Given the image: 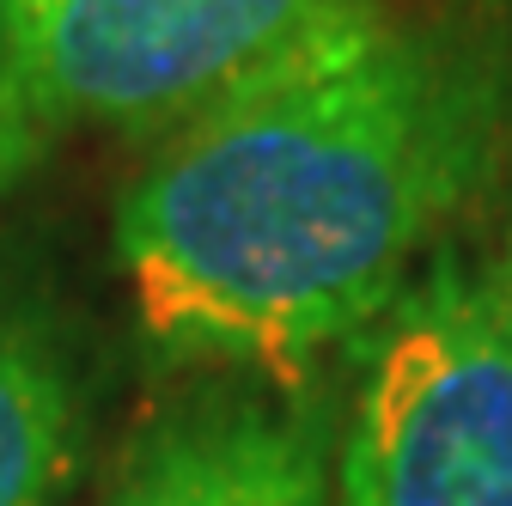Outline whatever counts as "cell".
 <instances>
[{"instance_id": "6", "label": "cell", "mask_w": 512, "mask_h": 506, "mask_svg": "<svg viewBox=\"0 0 512 506\" xmlns=\"http://www.w3.org/2000/svg\"><path fill=\"white\" fill-rule=\"evenodd\" d=\"M55 141L37 74H31V43H25V0H0V196L43 159Z\"/></svg>"}, {"instance_id": "7", "label": "cell", "mask_w": 512, "mask_h": 506, "mask_svg": "<svg viewBox=\"0 0 512 506\" xmlns=\"http://www.w3.org/2000/svg\"><path fill=\"white\" fill-rule=\"evenodd\" d=\"M488 281H494V299H500L506 324H512V165H506V226H500V257H494Z\"/></svg>"}, {"instance_id": "5", "label": "cell", "mask_w": 512, "mask_h": 506, "mask_svg": "<svg viewBox=\"0 0 512 506\" xmlns=\"http://www.w3.org/2000/svg\"><path fill=\"white\" fill-rule=\"evenodd\" d=\"M80 385L49 305L0 275V506H61Z\"/></svg>"}, {"instance_id": "3", "label": "cell", "mask_w": 512, "mask_h": 506, "mask_svg": "<svg viewBox=\"0 0 512 506\" xmlns=\"http://www.w3.org/2000/svg\"><path fill=\"white\" fill-rule=\"evenodd\" d=\"M391 0H25L49 129L165 141Z\"/></svg>"}, {"instance_id": "4", "label": "cell", "mask_w": 512, "mask_h": 506, "mask_svg": "<svg viewBox=\"0 0 512 506\" xmlns=\"http://www.w3.org/2000/svg\"><path fill=\"white\" fill-rule=\"evenodd\" d=\"M317 427L256 391H196L165 403L128 446L104 506H324Z\"/></svg>"}, {"instance_id": "1", "label": "cell", "mask_w": 512, "mask_h": 506, "mask_svg": "<svg viewBox=\"0 0 512 506\" xmlns=\"http://www.w3.org/2000/svg\"><path fill=\"white\" fill-rule=\"evenodd\" d=\"M494 13H378L153 141L110 257L171 360L293 378L360 342L500 159Z\"/></svg>"}, {"instance_id": "2", "label": "cell", "mask_w": 512, "mask_h": 506, "mask_svg": "<svg viewBox=\"0 0 512 506\" xmlns=\"http://www.w3.org/2000/svg\"><path fill=\"white\" fill-rule=\"evenodd\" d=\"M342 506H512V324L488 269L439 257L360 336Z\"/></svg>"}]
</instances>
